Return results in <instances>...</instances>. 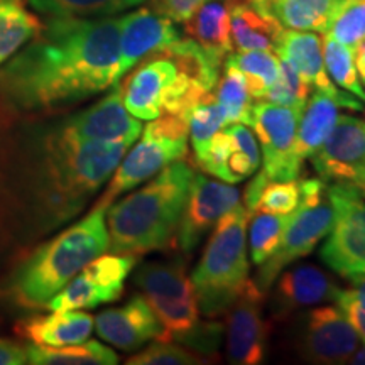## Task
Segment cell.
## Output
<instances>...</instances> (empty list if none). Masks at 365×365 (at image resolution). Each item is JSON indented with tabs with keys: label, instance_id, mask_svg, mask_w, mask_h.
Masks as SVG:
<instances>
[{
	"label": "cell",
	"instance_id": "6da1fadb",
	"mask_svg": "<svg viewBox=\"0 0 365 365\" xmlns=\"http://www.w3.org/2000/svg\"><path fill=\"white\" fill-rule=\"evenodd\" d=\"M120 17H48L0 68V91L16 108L54 110L117 85Z\"/></svg>",
	"mask_w": 365,
	"mask_h": 365
},
{
	"label": "cell",
	"instance_id": "7a4b0ae2",
	"mask_svg": "<svg viewBox=\"0 0 365 365\" xmlns=\"http://www.w3.org/2000/svg\"><path fill=\"white\" fill-rule=\"evenodd\" d=\"M130 144L85 143L54 127L34 168V203L49 225L70 220L113 175Z\"/></svg>",
	"mask_w": 365,
	"mask_h": 365
},
{
	"label": "cell",
	"instance_id": "3957f363",
	"mask_svg": "<svg viewBox=\"0 0 365 365\" xmlns=\"http://www.w3.org/2000/svg\"><path fill=\"white\" fill-rule=\"evenodd\" d=\"M195 170L173 161L148 185L107 208L108 249L113 254H148L175 249V237L188 203Z\"/></svg>",
	"mask_w": 365,
	"mask_h": 365
},
{
	"label": "cell",
	"instance_id": "277c9868",
	"mask_svg": "<svg viewBox=\"0 0 365 365\" xmlns=\"http://www.w3.org/2000/svg\"><path fill=\"white\" fill-rule=\"evenodd\" d=\"M107 208L93 210L61 234L39 245L19 267L11 282L14 299L24 308H44L73 277L108 249Z\"/></svg>",
	"mask_w": 365,
	"mask_h": 365
},
{
	"label": "cell",
	"instance_id": "5b68a950",
	"mask_svg": "<svg viewBox=\"0 0 365 365\" xmlns=\"http://www.w3.org/2000/svg\"><path fill=\"white\" fill-rule=\"evenodd\" d=\"M247 208L237 203L215 223L207 249L193 271L198 308L210 318L227 313L249 281Z\"/></svg>",
	"mask_w": 365,
	"mask_h": 365
},
{
	"label": "cell",
	"instance_id": "8992f818",
	"mask_svg": "<svg viewBox=\"0 0 365 365\" xmlns=\"http://www.w3.org/2000/svg\"><path fill=\"white\" fill-rule=\"evenodd\" d=\"M328 198L335 208V220L319 257L346 279L364 276L365 191L354 182H333L328 186Z\"/></svg>",
	"mask_w": 365,
	"mask_h": 365
},
{
	"label": "cell",
	"instance_id": "52a82bcc",
	"mask_svg": "<svg viewBox=\"0 0 365 365\" xmlns=\"http://www.w3.org/2000/svg\"><path fill=\"white\" fill-rule=\"evenodd\" d=\"M333 220H335V208L328 198V190L327 195L318 200H301L299 207L293 212L282 232L279 245L271 257L259 266L254 281L255 286L266 293L282 269L312 254L318 242L330 234Z\"/></svg>",
	"mask_w": 365,
	"mask_h": 365
},
{
	"label": "cell",
	"instance_id": "ba28073f",
	"mask_svg": "<svg viewBox=\"0 0 365 365\" xmlns=\"http://www.w3.org/2000/svg\"><path fill=\"white\" fill-rule=\"evenodd\" d=\"M135 264V255L130 254L98 255L58 291L44 308L49 312H70L113 303L124 293V282Z\"/></svg>",
	"mask_w": 365,
	"mask_h": 365
},
{
	"label": "cell",
	"instance_id": "9c48e42d",
	"mask_svg": "<svg viewBox=\"0 0 365 365\" xmlns=\"http://www.w3.org/2000/svg\"><path fill=\"white\" fill-rule=\"evenodd\" d=\"M301 110L303 108L269 102L252 105L249 125L254 127L262 145V171L269 181H287L299 176L303 166L294 159V144Z\"/></svg>",
	"mask_w": 365,
	"mask_h": 365
},
{
	"label": "cell",
	"instance_id": "30bf717a",
	"mask_svg": "<svg viewBox=\"0 0 365 365\" xmlns=\"http://www.w3.org/2000/svg\"><path fill=\"white\" fill-rule=\"evenodd\" d=\"M188 137L159 134L145 127L143 140L117 164L110 182L95 207L108 208L117 196L156 176L163 168L186 156Z\"/></svg>",
	"mask_w": 365,
	"mask_h": 365
},
{
	"label": "cell",
	"instance_id": "8fae6325",
	"mask_svg": "<svg viewBox=\"0 0 365 365\" xmlns=\"http://www.w3.org/2000/svg\"><path fill=\"white\" fill-rule=\"evenodd\" d=\"M322 180L333 182H365V120L339 115L335 125L312 156Z\"/></svg>",
	"mask_w": 365,
	"mask_h": 365
},
{
	"label": "cell",
	"instance_id": "7c38bea8",
	"mask_svg": "<svg viewBox=\"0 0 365 365\" xmlns=\"http://www.w3.org/2000/svg\"><path fill=\"white\" fill-rule=\"evenodd\" d=\"M240 203V191L228 182L196 175L191 181L188 203L175 237V249L190 254L220 218Z\"/></svg>",
	"mask_w": 365,
	"mask_h": 365
},
{
	"label": "cell",
	"instance_id": "4fadbf2b",
	"mask_svg": "<svg viewBox=\"0 0 365 365\" xmlns=\"http://www.w3.org/2000/svg\"><path fill=\"white\" fill-rule=\"evenodd\" d=\"M264 293L247 281L227 309V355L232 364L257 365L266 352L269 327L262 318Z\"/></svg>",
	"mask_w": 365,
	"mask_h": 365
},
{
	"label": "cell",
	"instance_id": "5bb4252c",
	"mask_svg": "<svg viewBox=\"0 0 365 365\" xmlns=\"http://www.w3.org/2000/svg\"><path fill=\"white\" fill-rule=\"evenodd\" d=\"M59 125L66 134L85 143H125L132 145L143 134L140 120L130 115L122 102L118 83L113 85V90L107 97L86 110L66 118Z\"/></svg>",
	"mask_w": 365,
	"mask_h": 365
},
{
	"label": "cell",
	"instance_id": "9a60e30c",
	"mask_svg": "<svg viewBox=\"0 0 365 365\" xmlns=\"http://www.w3.org/2000/svg\"><path fill=\"white\" fill-rule=\"evenodd\" d=\"M180 38L175 22L156 11L143 7L122 16L115 71L117 83L137 63L161 53Z\"/></svg>",
	"mask_w": 365,
	"mask_h": 365
},
{
	"label": "cell",
	"instance_id": "2e32d148",
	"mask_svg": "<svg viewBox=\"0 0 365 365\" xmlns=\"http://www.w3.org/2000/svg\"><path fill=\"white\" fill-rule=\"evenodd\" d=\"M196 164L222 181L240 182L261 166L257 137L245 124H228L212 137Z\"/></svg>",
	"mask_w": 365,
	"mask_h": 365
},
{
	"label": "cell",
	"instance_id": "e0dca14e",
	"mask_svg": "<svg viewBox=\"0 0 365 365\" xmlns=\"http://www.w3.org/2000/svg\"><path fill=\"white\" fill-rule=\"evenodd\" d=\"M359 349V335L340 308L322 307L308 313L301 335V355L314 364H345Z\"/></svg>",
	"mask_w": 365,
	"mask_h": 365
},
{
	"label": "cell",
	"instance_id": "ac0fdd59",
	"mask_svg": "<svg viewBox=\"0 0 365 365\" xmlns=\"http://www.w3.org/2000/svg\"><path fill=\"white\" fill-rule=\"evenodd\" d=\"M180 68L166 54L158 53L139 63V68L120 85L127 112L139 120H153L163 113V102Z\"/></svg>",
	"mask_w": 365,
	"mask_h": 365
},
{
	"label": "cell",
	"instance_id": "d6986e66",
	"mask_svg": "<svg viewBox=\"0 0 365 365\" xmlns=\"http://www.w3.org/2000/svg\"><path fill=\"white\" fill-rule=\"evenodd\" d=\"M98 336L117 349L132 352L150 340H159L163 325L144 294H135L124 307L108 308L95 317Z\"/></svg>",
	"mask_w": 365,
	"mask_h": 365
},
{
	"label": "cell",
	"instance_id": "ffe728a7",
	"mask_svg": "<svg viewBox=\"0 0 365 365\" xmlns=\"http://www.w3.org/2000/svg\"><path fill=\"white\" fill-rule=\"evenodd\" d=\"M277 56L282 61H287L294 68V71L303 78L304 83L319 91L330 93L336 98L340 107L352 108V110H362L364 103L355 98V95L349 91H340L333 85L325 70V59H323L322 38L314 33H304V31H282L279 43L276 49Z\"/></svg>",
	"mask_w": 365,
	"mask_h": 365
},
{
	"label": "cell",
	"instance_id": "44dd1931",
	"mask_svg": "<svg viewBox=\"0 0 365 365\" xmlns=\"http://www.w3.org/2000/svg\"><path fill=\"white\" fill-rule=\"evenodd\" d=\"M274 303L279 313H289L309 304L335 301L340 287L325 271L312 264H299L277 279Z\"/></svg>",
	"mask_w": 365,
	"mask_h": 365
},
{
	"label": "cell",
	"instance_id": "7402d4cb",
	"mask_svg": "<svg viewBox=\"0 0 365 365\" xmlns=\"http://www.w3.org/2000/svg\"><path fill=\"white\" fill-rule=\"evenodd\" d=\"M95 319L81 309L51 312L46 317H33L17 323L16 330L22 339L34 345L65 346L88 340Z\"/></svg>",
	"mask_w": 365,
	"mask_h": 365
},
{
	"label": "cell",
	"instance_id": "603a6c76",
	"mask_svg": "<svg viewBox=\"0 0 365 365\" xmlns=\"http://www.w3.org/2000/svg\"><path fill=\"white\" fill-rule=\"evenodd\" d=\"M228 4L230 38L237 51H274L284 27L250 0H228Z\"/></svg>",
	"mask_w": 365,
	"mask_h": 365
},
{
	"label": "cell",
	"instance_id": "cb8c5ba5",
	"mask_svg": "<svg viewBox=\"0 0 365 365\" xmlns=\"http://www.w3.org/2000/svg\"><path fill=\"white\" fill-rule=\"evenodd\" d=\"M182 24H185V34L220 65L234 51L228 0H208L196 9Z\"/></svg>",
	"mask_w": 365,
	"mask_h": 365
},
{
	"label": "cell",
	"instance_id": "d4e9b609",
	"mask_svg": "<svg viewBox=\"0 0 365 365\" xmlns=\"http://www.w3.org/2000/svg\"><path fill=\"white\" fill-rule=\"evenodd\" d=\"M339 107L340 105L335 97L319 90L304 103L294 144V159L299 166H303L304 159L312 158L317 153L327 135L330 134L339 118Z\"/></svg>",
	"mask_w": 365,
	"mask_h": 365
},
{
	"label": "cell",
	"instance_id": "484cf974",
	"mask_svg": "<svg viewBox=\"0 0 365 365\" xmlns=\"http://www.w3.org/2000/svg\"><path fill=\"white\" fill-rule=\"evenodd\" d=\"M344 0H266L262 11L282 27L294 31H318L325 34Z\"/></svg>",
	"mask_w": 365,
	"mask_h": 365
},
{
	"label": "cell",
	"instance_id": "4316f807",
	"mask_svg": "<svg viewBox=\"0 0 365 365\" xmlns=\"http://www.w3.org/2000/svg\"><path fill=\"white\" fill-rule=\"evenodd\" d=\"M135 286L144 296H159L171 299H193L195 286L186 274L185 262H148L134 274Z\"/></svg>",
	"mask_w": 365,
	"mask_h": 365
},
{
	"label": "cell",
	"instance_id": "83f0119b",
	"mask_svg": "<svg viewBox=\"0 0 365 365\" xmlns=\"http://www.w3.org/2000/svg\"><path fill=\"white\" fill-rule=\"evenodd\" d=\"M43 24L22 0H0V66L34 39Z\"/></svg>",
	"mask_w": 365,
	"mask_h": 365
},
{
	"label": "cell",
	"instance_id": "f1b7e54d",
	"mask_svg": "<svg viewBox=\"0 0 365 365\" xmlns=\"http://www.w3.org/2000/svg\"><path fill=\"white\" fill-rule=\"evenodd\" d=\"M27 360L34 365H115L117 354L97 340L65 346H27Z\"/></svg>",
	"mask_w": 365,
	"mask_h": 365
},
{
	"label": "cell",
	"instance_id": "f546056e",
	"mask_svg": "<svg viewBox=\"0 0 365 365\" xmlns=\"http://www.w3.org/2000/svg\"><path fill=\"white\" fill-rule=\"evenodd\" d=\"M223 65L235 66L244 75L250 97L257 102L266 97L281 75V59L271 51L230 53Z\"/></svg>",
	"mask_w": 365,
	"mask_h": 365
},
{
	"label": "cell",
	"instance_id": "4dcf8cb0",
	"mask_svg": "<svg viewBox=\"0 0 365 365\" xmlns=\"http://www.w3.org/2000/svg\"><path fill=\"white\" fill-rule=\"evenodd\" d=\"M36 12L46 17H78L97 19L140 6L145 0H26Z\"/></svg>",
	"mask_w": 365,
	"mask_h": 365
},
{
	"label": "cell",
	"instance_id": "1f68e13d",
	"mask_svg": "<svg viewBox=\"0 0 365 365\" xmlns=\"http://www.w3.org/2000/svg\"><path fill=\"white\" fill-rule=\"evenodd\" d=\"M215 98L225 112L228 124H250L252 103L244 75L235 66L223 65V75L215 85Z\"/></svg>",
	"mask_w": 365,
	"mask_h": 365
},
{
	"label": "cell",
	"instance_id": "d6a6232c",
	"mask_svg": "<svg viewBox=\"0 0 365 365\" xmlns=\"http://www.w3.org/2000/svg\"><path fill=\"white\" fill-rule=\"evenodd\" d=\"M145 299L163 325V335L159 339L161 341L176 340L178 336L190 331L200 322V308L196 298L171 299L145 296Z\"/></svg>",
	"mask_w": 365,
	"mask_h": 365
},
{
	"label": "cell",
	"instance_id": "836d02e7",
	"mask_svg": "<svg viewBox=\"0 0 365 365\" xmlns=\"http://www.w3.org/2000/svg\"><path fill=\"white\" fill-rule=\"evenodd\" d=\"M322 46L325 66L333 81L365 103V90L359 80L357 68H355L354 48L340 43L330 34L323 36Z\"/></svg>",
	"mask_w": 365,
	"mask_h": 365
},
{
	"label": "cell",
	"instance_id": "e575fe53",
	"mask_svg": "<svg viewBox=\"0 0 365 365\" xmlns=\"http://www.w3.org/2000/svg\"><path fill=\"white\" fill-rule=\"evenodd\" d=\"M289 215H277V213L261 212L255 210L252 213V222H250V235H249V245H250V257L252 262L261 266L271 257L274 250L279 245V240L282 237V232L289 222Z\"/></svg>",
	"mask_w": 365,
	"mask_h": 365
},
{
	"label": "cell",
	"instance_id": "d590c367",
	"mask_svg": "<svg viewBox=\"0 0 365 365\" xmlns=\"http://www.w3.org/2000/svg\"><path fill=\"white\" fill-rule=\"evenodd\" d=\"M227 125L225 112L217 102L215 91L210 93L207 98L195 105L193 110L188 113V127L191 144H193L195 161L208 148L212 137Z\"/></svg>",
	"mask_w": 365,
	"mask_h": 365
},
{
	"label": "cell",
	"instance_id": "8d00e7d4",
	"mask_svg": "<svg viewBox=\"0 0 365 365\" xmlns=\"http://www.w3.org/2000/svg\"><path fill=\"white\" fill-rule=\"evenodd\" d=\"M325 34L355 48L365 39V0H344Z\"/></svg>",
	"mask_w": 365,
	"mask_h": 365
},
{
	"label": "cell",
	"instance_id": "74e56055",
	"mask_svg": "<svg viewBox=\"0 0 365 365\" xmlns=\"http://www.w3.org/2000/svg\"><path fill=\"white\" fill-rule=\"evenodd\" d=\"M309 95V85L294 71V68L287 61L281 59V75L276 85L271 86L261 102H269L284 107L303 108Z\"/></svg>",
	"mask_w": 365,
	"mask_h": 365
},
{
	"label": "cell",
	"instance_id": "f35d334b",
	"mask_svg": "<svg viewBox=\"0 0 365 365\" xmlns=\"http://www.w3.org/2000/svg\"><path fill=\"white\" fill-rule=\"evenodd\" d=\"M301 202V188L299 181H272L266 182L262 193L259 196V202L255 210L269 213H277V215H289L296 212ZM254 210V212H255Z\"/></svg>",
	"mask_w": 365,
	"mask_h": 365
},
{
	"label": "cell",
	"instance_id": "ab89813d",
	"mask_svg": "<svg viewBox=\"0 0 365 365\" xmlns=\"http://www.w3.org/2000/svg\"><path fill=\"white\" fill-rule=\"evenodd\" d=\"M205 359L171 341L158 340L148 349L127 360V365H191L203 364Z\"/></svg>",
	"mask_w": 365,
	"mask_h": 365
},
{
	"label": "cell",
	"instance_id": "60d3db41",
	"mask_svg": "<svg viewBox=\"0 0 365 365\" xmlns=\"http://www.w3.org/2000/svg\"><path fill=\"white\" fill-rule=\"evenodd\" d=\"M223 325L218 322H208V323H196L190 331L182 333L181 336H178V340H181L182 344L190 349L196 350L198 354L208 355L215 354V350L220 345Z\"/></svg>",
	"mask_w": 365,
	"mask_h": 365
},
{
	"label": "cell",
	"instance_id": "b9f144b4",
	"mask_svg": "<svg viewBox=\"0 0 365 365\" xmlns=\"http://www.w3.org/2000/svg\"><path fill=\"white\" fill-rule=\"evenodd\" d=\"M205 2L208 0H153L154 11L170 17L173 22H185Z\"/></svg>",
	"mask_w": 365,
	"mask_h": 365
},
{
	"label": "cell",
	"instance_id": "7bdbcfd3",
	"mask_svg": "<svg viewBox=\"0 0 365 365\" xmlns=\"http://www.w3.org/2000/svg\"><path fill=\"white\" fill-rule=\"evenodd\" d=\"M335 303L339 304V308L345 313L346 319L350 322V325L354 327V330L357 331V335L365 341V309L360 308L359 304H355L354 301L344 298V296H336Z\"/></svg>",
	"mask_w": 365,
	"mask_h": 365
},
{
	"label": "cell",
	"instance_id": "ee69618b",
	"mask_svg": "<svg viewBox=\"0 0 365 365\" xmlns=\"http://www.w3.org/2000/svg\"><path fill=\"white\" fill-rule=\"evenodd\" d=\"M27 360V346L12 340L0 339V365H24Z\"/></svg>",
	"mask_w": 365,
	"mask_h": 365
},
{
	"label": "cell",
	"instance_id": "f6af8a7d",
	"mask_svg": "<svg viewBox=\"0 0 365 365\" xmlns=\"http://www.w3.org/2000/svg\"><path fill=\"white\" fill-rule=\"evenodd\" d=\"M269 181V178L266 176V173L261 171L257 176L254 178L252 181L249 182L247 188L244 191V207L247 208V212L252 215L255 207H257L259 196L262 193V188L266 186V182Z\"/></svg>",
	"mask_w": 365,
	"mask_h": 365
},
{
	"label": "cell",
	"instance_id": "bcb514c9",
	"mask_svg": "<svg viewBox=\"0 0 365 365\" xmlns=\"http://www.w3.org/2000/svg\"><path fill=\"white\" fill-rule=\"evenodd\" d=\"M340 296L354 301L355 304H359L360 308L365 309V274L364 276L354 277L352 287L350 289H340Z\"/></svg>",
	"mask_w": 365,
	"mask_h": 365
},
{
	"label": "cell",
	"instance_id": "7dc6e473",
	"mask_svg": "<svg viewBox=\"0 0 365 365\" xmlns=\"http://www.w3.org/2000/svg\"><path fill=\"white\" fill-rule=\"evenodd\" d=\"M354 61H355V68H357L359 76L362 78L365 85V39L360 41V43L354 48Z\"/></svg>",
	"mask_w": 365,
	"mask_h": 365
},
{
	"label": "cell",
	"instance_id": "c3c4849f",
	"mask_svg": "<svg viewBox=\"0 0 365 365\" xmlns=\"http://www.w3.org/2000/svg\"><path fill=\"white\" fill-rule=\"evenodd\" d=\"M350 364H359V365H365V345L362 346V349H357L354 352L352 357H350L349 360Z\"/></svg>",
	"mask_w": 365,
	"mask_h": 365
},
{
	"label": "cell",
	"instance_id": "681fc988",
	"mask_svg": "<svg viewBox=\"0 0 365 365\" xmlns=\"http://www.w3.org/2000/svg\"><path fill=\"white\" fill-rule=\"evenodd\" d=\"M250 2L254 4V6H257V7H261L264 2H266V0H250Z\"/></svg>",
	"mask_w": 365,
	"mask_h": 365
},
{
	"label": "cell",
	"instance_id": "f907efd6",
	"mask_svg": "<svg viewBox=\"0 0 365 365\" xmlns=\"http://www.w3.org/2000/svg\"><path fill=\"white\" fill-rule=\"evenodd\" d=\"M360 188H362V190L365 191V182H364V185H362V186H360Z\"/></svg>",
	"mask_w": 365,
	"mask_h": 365
},
{
	"label": "cell",
	"instance_id": "816d5d0a",
	"mask_svg": "<svg viewBox=\"0 0 365 365\" xmlns=\"http://www.w3.org/2000/svg\"><path fill=\"white\" fill-rule=\"evenodd\" d=\"M22 2H24V0H22Z\"/></svg>",
	"mask_w": 365,
	"mask_h": 365
}]
</instances>
